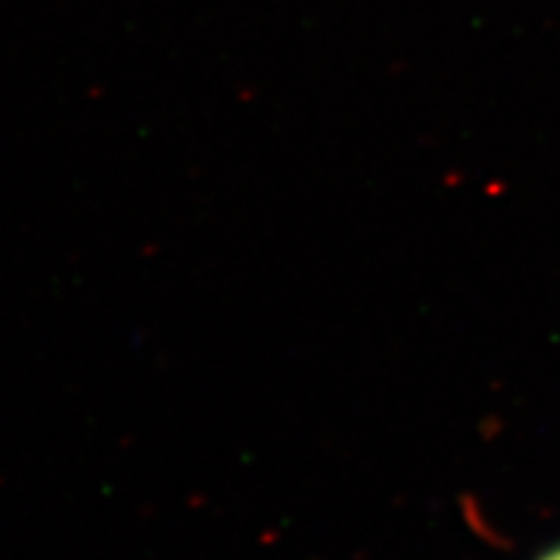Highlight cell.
Masks as SVG:
<instances>
[{"label": "cell", "instance_id": "1", "mask_svg": "<svg viewBox=\"0 0 560 560\" xmlns=\"http://www.w3.org/2000/svg\"><path fill=\"white\" fill-rule=\"evenodd\" d=\"M540 560H560V548L550 550V552H545V556H542Z\"/></svg>", "mask_w": 560, "mask_h": 560}]
</instances>
